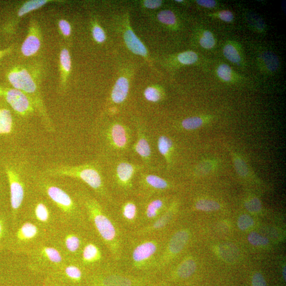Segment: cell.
Returning a JSON list of instances; mask_svg holds the SVG:
<instances>
[{
  "label": "cell",
  "mask_w": 286,
  "mask_h": 286,
  "mask_svg": "<svg viewBox=\"0 0 286 286\" xmlns=\"http://www.w3.org/2000/svg\"><path fill=\"white\" fill-rule=\"evenodd\" d=\"M37 187L53 203L61 225L76 227L83 224L86 214L76 197L74 199L64 189L48 181L39 180Z\"/></svg>",
  "instance_id": "6da1fadb"
},
{
  "label": "cell",
  "mask_w": 286,
  "mask_h": 286,
  "mask_svg": "<svg viewBox=\"0 0 286 286\" xmlns=\"http://www.w3.org/2000/svg\"><path fill=\"white\" fill-rule=\"evenodd\" d=\"M76 197L102 241L112 253H117L119 243L117 228L101 203L89 194L83 192L77 193Z\"/></svg>",
  "instance_id": "7a4b0ae2"
},
{
  "label": "cell",
  "mask_w": 286,
  "mask_h": 286,
  "mask_svg": "<svg viewBox=\"0 0 286 286\" xmlns=\"http://www.w3.org/2000/svg\"><path fill=\"white\" fill-rule=\"evenodd\" d=\"M51 234L27 219H19L11 227L7 249L15 254H27L33 248L50 239Z\"/></svg>",
  "instance_id": "3957f363"
},
{
  "label": "cell",
  "mask_w": 286,
  "mask_h": 286,
  "mask_svg": "<svg viewBox=\"0 0 286 286\" xmlns=\"http://www.w3.org/2000/svg\"><path fill=\"white\" fill-rule=\"evenodd\" d=\"M47 174L52 177H66L81 180L99 196L111 199L101 168L96 164L57 166L48 169Z\"/></svg>",
  "instance_id": "277c9868"
},
{
  "label": "cell",
  "mask_w": 286,
  "mask_h": 286,
  "mask_svg": "<svg viewBox=\"0 0 286 286\" xmlns=\"http://www.w3.org/2000/svg\"><path fill=\"white\" fill-rule=\"evenodd\" d=\"M24 65H17L11 68L7 74L10 84L28 96L33 103L36 109L41 114L50 131H53V126L49 118L47 111L39 93L36 76Z\"/></svg>",
  "instance_id": "5b68a950"
},
{
  "label": "cell",
  "mask_w": 286,
  "mask_h": 286,
  "mask_svg": "<svg viewBox=\"0 0 286 286\" xmlns=\"http://www.w3.org/2000/svg\"><path fill=\"white\" fill-rule=\"evenodd\" d=\"M30 267L52 275L69 261L50 239L33 248L27 254Z\"/></svg>",
  "instance_id": "8992f818"
},
{
  "label": "cell",
  "mask_w": 286,
  "mask_h": 286,
  "mask_svg": "<svg viewBox=\"0 0 286 286\" xmlns=\"http://www.w3.org/2000/svg\"><path fill=\"white\" fill-rule=\"evenodd\" d=\"M101 135L108 157H125L130 152L132 145V130L124 124L119 121L110 123Z\"/></svg>",
  "instance_id": "52a82bcc"
},
{
  "label": "cell",
  "mask_w": 286,
  "mask_h": 286,
  "mask_svg": "<svg viewBox=\"0 0 286 286\" xmlns=\"http://www.w3.org/2000/svg\"><path fill=\"white\" fill-rule=\"evenodd\" d=\"M108 173L112 186L124 193L134 189V181L146 168L142 164L131 162L125 157L110 158Z\"/></svg>",
  "instance_id": "ba28073f"
},
{
  "label": "cell",
  "mask_w": 286,
  "mask_h": 286,
  "mask_svg": "<svg viewBox=\"0 0 286 286\" xmlns=\"http://www.w3.org/2000/svg\"><path fill=\"white\" fill-rule=\"evenodd\" d=\"M50 241L62 251L68 260L78 262L85 242L75 227L61 225L51 233Z\"/></svg>",
  "instance_id": "9c48e42d"
},
{
  "label": "cell",
  "mask_w": 286,
  "mask_h": 286,
  "mask_svg": "<svg viewBox=\"0 0 286 286\" xmlns=\"http://www.w3.org/2000/svg\"><path fill=\"white\" fill-rule=\"evenodd\" d=\"M9 189L11 205V227L20 219V215L26 197V185L19 171L13 166H6Z\"/></svg>",
  "instance_id": "30bf717a"
},
{
  "label": "cell",
  "mask_w": 286,
  "mask_h": 286,
  "mask_svg": "<svg viewBox=\"0 0 286 286\" xmlns=\"http://www.w3.org/2000/svg\"><path fill=\"white\" fill-rule=\"evenodd\" d=\"M25 218L35 223L51 234L61 225L58 216L45 200L38 199L30 203Z\"/></svg>",
  "instance_id": "8fae6325"
},
{
  "label": "cell",
  "mask_w": 286,
  "mask_h": 286,
  "mask_svg": "<svg viewBox=\"0 0 286 286\" xmlns=\"http://www.w3.org/2000/svg\"><path fill=\"white\" fill-rule=\"evenodd\" d=\"M0 97L5 100L10 107L21 116H28L36 110L30 98L16 89L6 88L0 86Z\"/></svg>",
  "instance_id": "7c38bea8"
},
{
  "label": "cell",
  "mask_w": 286,
  "mask_h": 286,
  "mask_svg": "<svg viewBox=\"0 0 286 286\" xmlns=\"http://www.w3.org/2000/svg\"><path fill=\"white\" fill-rule=\"evenodd\" d=\"M136 126L137 138L132 145L130 152L140 156L142 165L146 169L151 167L153 154L149 137L145 128L140 122H137Z\"/></svg>",
  "instance_id": "4fadbf2b"
},
{
  "label": "cell",
  "mask_w": 286,
  "mask_h": 286,
  "mask_svg": "<svg viewBox=\"0 0 286 286\" xmlns=\"http://www.w3.org/2000/svg\"><path fill=\"white\" fill-rule=\"evenodd\" d=\"M137 177L139 188L144 195L152 197L157 194L169 189L170 187L169 182L165 178L156 175L150 174L142 171Z\"/></svg>",
  "instance_id": "5bb4252c"
},
{
  "label": "cell",
  "mask_w": 286,
  "mask_h": 286,
  "mask_svg": "<svg viewBox=\"0 0 286 286\" xmlns=\"http://www.w3.org/2000/svg\"><path fill=\"white\" fill-rule=\"evenodd\" d=\"M40 28L37 23L32 21L30 23L27 35L21 47V52L25 57L36 55L42 47V37Z\"/></svg>",
  "instance_id": "9a60e30c"
},
{
  "label": "cell",
  "mask_w": 286,
  "mask_h": 286,
  "mask_svg": "<svg viewBox=\"0 0 286 286\" xmlns=\"http://www.w3.org/2000/svg\"><path fill=\"white\" fill-rule=\"evenodd\" d=\"M82 266L77 261L69 260L50 276L59 278L68 284L77 283L81 282L84 277Z\"/></svg>",
  "instance_id": "2e32d148"
},
{
  "label": "cell",
  "mask_w": 286,
  "mask_h": 286,
  "mask_svg": "<svg viewBox=\"0 0 286 286\" xmlns=\"http://www.w3.org/2000/svg\"><path fill=\"white\" fill-rule=\"evenodd\" d=\"M158 246L154 241H146L137 246L133 250L132 260L136 267L143 266L157 253Z\"/></svg>",
  "instance_id": "e0dca14e"
},
{
  "label": "cell",
  "mask_w": 286,
  "mask_h": 286,
  "mask_svg": "<svg viewBox=\"0 0 286 286\" xmlns=\"http://www.w3.org/2000/svg\"><path fill=\"white\" fill-rule=\"evenodd\" d=\"M102 259V252L95 243L85 242L82 249L78 262L83 267L92 266L100 263Z\"/></svg>",
  "instance_id": "ac0fdd59"
},
{
  "label": "cell",
  "mask_w": 286,
  "mask_h": 286,
  "mask_svg": "<svg viewBox=\"0 0 286 286\" xmlns=\"http://www.w3.org/2000/svg\"><path fill=\"white\" fill-rule=\"evenodd\" d=\"M189 234L186 230L176 233L170 239L168 251L169 254L176 255L181 253L189 241Z\"/></svg>",
  "instance_id": "d6986e66"
},
{
  "label": "cell",
  "mask_w": 286,
  "mask_h": 286,
  "mask_svg": "<svg viewBox=\"0 0 286 286\" xmlns=\"http://www.w3.org/2000/svg\"><path fill=\"white\" fill-rule=\"evenodd\" d=\"M129 83L127 78L120 77L112 89L111 99L115 104H120L127 99L129 91Z\"/></svg>",
  "instance_id": "ffe728a7"
},
{
  "label": "cell",
  "mask_w": 286,
  "mask_h": 286,
  "mask_svg": "<svg viewBox=\"0 0 286 286\" xmlns=\"http://www.w3.org/2000/svg\"><path fill=\"white\" fill-rule=\"evenodd\" d=\"M166 202L161 197L152 198L148 200L144 208V215L148 220H156L165 208Z\"/></svg>",
  "instance_id": "44dd1931"
},
{
  "label": "cell",
  "mask_w": 286,
  "mask_h": 286,
  "mask_svg": "<svg viewBox=\"0 0 286 286\" xmlns=\"http://www.w3.org/2000/svg\"><path fill=\"white\" fill-rule=\"evenodd\" d=\"M60 68L61 85L63 88H65L72 70L71 57L69 51L66 48L61 50L60 54Z\"/></svg>",
  "instance_id": "7402d4cb"
},
{
  "label": "cell",
  "mask_w": 286,
  "mask_h": 286,
  "mask_svg": "<svg viewBox=\"0 0 286 286\" xmlns=\"http://www.w3.org/2000/svg\"><path fill=\"white\" fill-rule=\"evenodd\" d=\"M124 40L128 48L133 53L142 56H146L147 50L145 46L131 29L125 31Z\"/></svg>",
  "instance_id": "603a6c76"
},
{
  "label": "cell",
  "mask_w": 286,
  "mask_h": 286,
  "mask_svg": "<svg viewBox=\"0 0 286 286\" xmlns=\"http://www.w3.org/2000/svg\"><path fill=\"white\" fill-rule=\"evenodd\" d=\"M11 230L10 218L5 213L0 212V253L8 248Z\"/></svg>",
  "instance_id": "cb8c5ba5"
},
{
  "label": "cell",
  "mask_w": 286,
  "mask_h": 286,
  "mask_svg": "<svg viewBox=\"0 0 286 286\" xmlns=\"http://www.w3.org/2000/svg\"><path fill=\"white\" fill-rule=\"evenodd\" d=\"M14 129L12 113L6 107L0 105V135L10 134Z\"/></svg>",
  "instance_id": "d4e9b609"
},
{
  "label": "cell",
  "mask_w": 286,
  "mask_h": 286,
  "mask_svg": "<svg viewBox=\"0 0 286 286\" xmlns=\"http://www.w3.org/2000/svg\"><path fill=\"white\" fill-rule=\"evenodd\" d=\"M157 149L170 165L171 162V155L174 148V142L168 136L162 135L158 136L157 141Z\"/></svg>",
  "instance_id": "484cf974"
},
{
  "label": "cell",
  "mask_w": 286,
  "mask_h": 286,
  "mask_svg": "<svg viewBox=\"0 0 286 286\" xmlns=\"http://www.w3.org/2000/svg\"><path fill=\"white\" fill-rule=\"evenodd\" d=\"M50 2L49 0H30L23 3L17 11L16 18L18 19L21 18L32 11L39 9Z\"/></svg>",
  "instance_id": "4316f807"
},
{
  "label": "cell",
  "mask_w": 286,
  "mask_h": 286,
  "mask_svg": "<svg viewBox=\"0 0 286 286\" xmlns=\"http://www.w3.org/2000/svg\"><path fill=\"white\" fill-rule=\"evenodd\" d=\"M174 208L171 207L163 215L158 217L153 223L145 228L142 233H148L160 230L165 227L170 221L174 215Z\"/></svg>",
  "instance_id": "83f0119b"
},
{
  "label": "cell",
  "mask_w": 286,
  "mask_h": 286,
  "mask_svg": "<svg viewBox=\"0 0 286 286\" xmlns=\"http://www.w3.org/2000/svg\"><path fill=\"white\" fill-rule=\"evenodd\" d=\"M122 218L129 222H133L138 215V207L135 201L128 200L124 202L120 208Z\"/></svg>",
  "instance_id": "f1b7e54d"
},
{
  "label": "cell",
  "mask_w": 286,
  "mask_h": 286,
  "mask_svg": "<svg viewBox=\"0 0 286 286\" xmlns=\"http://www.w3.org/2000/svg\"><path fill=\"white\" fill-rule=\"evenodd\" d=\"M197 268L196 262L188 259L183 261L177 269L178 276L181 278H187L195 272Z\"/></svg>",
  "instance_id": "f546056e"
},
{
  "label": "cell",
  "mask_w": 286,
  "mask_h": 286,
  "mask_svg": "<svg viewBox=\"0 0 286 286\" xmlns=\"http://www.w3.org/2000/svg\"><path fill=\"white\" fill-rule=\"evenodd\" d=\"M100 286H132V280L118 275H110L103 279Z\"/></svg>",
  "instance_id": "4dcf8cb0"
},
{
  "label": "cell",
  "mask_w": 286,
  "mask_h": 286,
  "mask_svg": "<svg viewBox=\"0 0 286 286\" xmlns=\"http://www.w3.org/2000/svg\"><path fill=\"white\" fill-rule=\"evenodd\" d=\"M261 59L268 70L274 72L277 70L279 62L277 56L271 52H266L261 55Z\"/></svg>",
  "instance_id": "1f68e13d"
},
{
  "label": "cell",
  "mask_w": 286,
  "mask_h": 286,
  "mask_svg": "<svg viewBox=\"0 0 286 286\" xmlns=\"http://www.w3.org/2000/svg\"><path fill=\"white\" fill-rule=\"evenodd\" d=\"M226 58L232 63L238 64L241 61V56L236 48L232 44H227L223 49Z\"/></svg>",
  "instance_id": "d6a6232c"
},
{
  "label": "cell",
  "mask_w": 286,
  "mask_h": 286,
  "mask_svg": "<svg viewBox=\"0 0 286 286\" xmlns=\"http://www.w3.org/2000/svg\"><path fill=\"white\" fill-rule=\"evenodd\" d=\"M195 208L199 211L213 212L219 210L221 207L219 202L209 199H200L196 202Z\"/></svg>",
  "instance_id": "836d02e7"
},
{
  "label": "cell",
  "mask_w": 286,
  "mask_h": 286,
  "mask_svg": "<svg viewBox=\"0 0 286 286\" xmlns=\"http://www.w3.org/2000/svg\"><path fill=\"white\" fill-rule=\"evenodd\" d=\"M203 124V119L199 117H191L183 120L181 126L183 129L186 131L195 130L201 127Z\"/></svg>",
  "instance_id": "e575fe53"
},
{
  "label": "cell",
  "mask_w": 286,
  "mask_h": 286,
  "mask_svg": "<svg viewBox=\"0 0 286 286\" xmlns=\"http://www.w3.org/2000/svg\"><path fill=\"white\" fill-rule=\"evenodd\" d=\"M198 59L197 54L192 51H187L178 56L179 62L184 65H191L195 63Z\"/></svg>",
  "instance_id": "d590c367"
},
{
  "label": "cell",
  "mask_w": 286,
  "mask_h": 286,
  "mask_svg": "<svg viewBox=\"0 0 286 286\" xmlns=\"http://www.w3.org/2000/svg\"><path fill=\"white\" fill-rule=\"evenodd\" d=\"M201 47L205 49H212L215 45L213 34L210 31H205L199 40Z\"/></svg>",
  "instance_id": "8d00e7d4"
},
{
  "label": "cell",
  "mask_w": 286,
  "mask_h": 286,
  "mask_svg": "<svg viewBox=\"0 0 286 286\" xmlns=\"http://www.w3.org/2000/svg\"><path fill=\"white\" fill-rule=\"evenodd\" d=\"M158 20L167 25H173L176 24V17L173 12L170 10H164L157 15Z\"/></svg>",
  "instance_id": "74e56055"
},
{
  "label": "cell",
  "mask_w": 286,
  "mask_h": 286,
  "mask_svg": "<svg viewBox=\"0 0 286 286\" xmlns=\"http://www.w3.org/2000/svg\"><path fill=\"white\" fill-rule=\"evenodd\" d=\"M217 75L226 82L230 81L232 79V71L230 66L223 64L219 66L217 70Z\"/></svg>",
  "instance_id": "f35d334b"
},
{
  "label": "cell",
  "mask_w": 286,
  "mask_h": 286,
  "mask_svg": "<svg viewBox=\"0 0 286 286\" xmlns=\"http://www.w3.org/2000/svg\"><path fill=\"white\" fill-rule=\"evenodd\" d=\"M248 240L252 245L255 246H266L269 243L268 238L255 232H252L249 234Z\"/></svg>",
  "instance_id": "ab89813d"
},
{
  "label": "cell",
  "mask_w": 286,
  "mask_h": 286,
  "mask_svg": "<svg viewBox=\"0 0 286 286\" xmlns=\"http://www.w3.org/2000/svg\"><path fill=\"white\" fill-rule=\"evenodd\" d=\"M145 99L152 102H156L161 100V94L159 91L154 87H148L144 91Z\"/></svg>",
  "instance_id": "60d3db41"
},
{
  "label": "cell",
  "mask_w": 286,
  "mask_h": 286,
  "mask_svg": "<svg viewBox=\"0 0 286 286\" xmlns=\"http://www.w3.org/2000/svg\"><path fill=\"white\" fill-rule=\"evenodd\" d=\"M234 164L237 173L241 177H246L249 173L248 168L246 162L241 158L234 157Z\"/></svg>",
  "instance_id": "b9f144b4"
},
{
  "label": "cell",
  "mask_w": 286,
  "mask_h": 286,
  "mask_svg": "<svg viewBox=\"0 0 286 286\" xmlns=\"http://www.w3.org/2000/svg\"><path fill=\"white\" fill-rule=\"evenodd\" d=\"M254 224V221L253 219L247 214L240 216L237 221L238 226L240 230L242 231L248 230V228L253 226Z\"/></svg>",
  "instance_id": "7bdbcfd3"
},
{
  "label": "cell",
  "mask_w": 286,
  "mask_h": 286,
  "mask_svg": "<svg viewBox=\"0 0 286 286\" xmlns=\"http://www.w3.org/2000/svg\"><path fill=\"white\" fill-rule=\"evenodd\" d=\"M245 207L248 211L253 213H258L262 209L261 202L257 198H251L247 201Z\"/></svg>",
  "instance_id": "ee69618b"
},
{
  "label": "cell",
  "mask_w": 286,
  "mask_h": 286,
  "mask_svg": "<svg viewBox=\"0 0 286 286\" xmlns=\"http://www.w3.org/2000/svg\"><path fill=\"white\" fill-rule=\"evenodd\" d=\"M58 26L62 35L65 37H70L72 33V28L69 22L66 20L61 19L59 21Z\"/></svg>",
  "instance_id": "f6af8a7d"
},
{
  "label": "cell",
  "mask_w": 286,
  "mask_h": 286,
  "mask_svg": "<svg viewBox=\"0 0 286 286\" xmlns=\"http://www.w3.org/2000/svg\"><path fill=\"white\" fill-rule=\"evenodd\" d=\"M92 34L94 39L98 43H104L106 39L105 31L98 25L93 27Z\"/></svg>",
  "instance_id": "bcb514c9"
},
{
  "label": "cell",
  "mask_w": 286,
  "mask_h": 286,
  "mask_svg": "<svg viewBox=\"0 0 286 286\" xmlns=\"http://www.w3.org/2000/svg\"><path fill=\"white\" fill-rule=\"evenodd\" d=\"M45 286H68V284L59 278L53 276H49L46 281Z\"/></svg>",
  "instance_id": "7dc6e473"
},
{
  "label": "cell",
  "mask_w": 286,
  "mask_h": 286,
  "mask_svg": "<svg viewBox=\"0 0 286 286\" xmlns=\"http://www.w3.org/2000/svg\"><path fill=\"white\" fill-rule=\"evenodd\" d=\"M252 282H253V286H267L264 277L260 273L254 274Z\"/></svg>",
  "instance_id": "c3c4849f"
},
{
  "label": "cell",
  "mask_w": 286,
  "mask_h": 286,
  "mask_svg": "<svg viewBox=\"0 0 286 286\" xmlns=\"http://www.w3.org/2000/svg\"><path fill=\"white\" fill-rule=\"evenodd\" d=\"M218 16L222 20L227 22H231L234 19L233 13L228 10L221 11Z\"/></svg>",
  "instance_id": "681fc988"
},
{
  "label": "cell",
  "mask_w": 286,
  "mask_h": 286,
  "mask_svg": "<svg viewBox=\"0 0 286 286\" xmlns=\"http://www.w3.org/2000/svg\"><path fill=\"white\" fill-rule=\"evenodd\" d=\"M162 4V2L159 0H147L144 2V6L148 9H154L159 8Z\"/></svg>",
  "instance_id": "f907efd6"
},
{
  "label": "cell",
  "mask_w": 286,
  "mask_h": 286,
  "mask_svg": "<svg viewBox=\"0 0 286 286\" xmlns=\"http://www.w3.org/2000/svg\"><path fill=\"white\" fill-rule=\"evenodd\" d=\"M196 2L199 6L207 8H214L217 5L214 0H198Z\"/></svg>",
  "instance_id": "816d5d0a"
},
{
  "label": "cell",
  "mask_w": 286,
  "mask_h": 286,
  "mask_svg": "<svg viewBox=\"0 0 286 286\" xmlns=\"http://www.w3.org/2000/svg\"><path fill=\"white\" fill-rule=\"evenodd\" d=\"M11 50H12V48H10L3 51H0V59H2V57L6 55L8 53H9Z\"/></svg>",
  "instance_id": "f5cc1de1"
},
{
  "label": "cell",
  "mask_w": 286,
  "mask_h": 286,
  "mask_svg": "<svg viewBox=\"0 0 286 286\" xmlns=\"http://www.w3.org/2000/svg\"><path fill=\"white\" fill-rule=\"evenodd\" d=\"M285 272H286V267L285 266L284 267L283 269V277L284 280L285 281L286 277H285Z\"/></svg>",
  "instance_id": "db71d44e"
},
{
  "label": "cell",
  "mask_w": 286,
  "mask_h": 286,
  "mask_svg": "<svg viewBox=\"0 0 286 286\" xmlns=\"http://www.w3.org/2000/svg\"><path fill=\"white\" fill-rule=\"evenodd\" d=\"M176 2H177V3H182V2H183V1H182V0H181V1H180V0H177V1H176Z\"/></svg>",
  "instance_id": "11a10c76"
},
{
  "label": "cell",
  "mask_w": 286,
  "mask_h": 286,
  "mask_svg": "<svg viewBox=\"0 0 286 286\" xmlns=\"http://www.w3.org/2000/svg\"><path fill=\"white\" fill-rule=\"evenodd\" d=\"M0 195H1V191H0Z\"/></svg>",
  "instance_id": "9f6ffc18"
}]
</instances>
